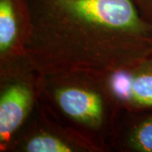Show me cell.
<instances>
[{
  "mask_svg": "<svg viewBox=\"0 0 152 152\" xmlns=\"http://www.w3.org/2000/svg\"><path fill=\"white\" fill-rule=\"evenodd\" d=\"M130 119L127 128H118L113 137L119 141L120 148L124 151L134 152H152V113L142 115V113H130Z\"/></svg>",
  "mask_w": 152,
  "mask_h": 152,
  "instance_id": "cell-7",
  "label": "cell"
},
{
  "mask_svg": "<svg viewBox=\"0 0 152 152\" xmlns=\"http://www.w3.org/2000/svg\"><path fill=\"white\" fill-rule=\"evenodd\" d=\"M42 104L39 123L26 132H20L9 151L22 152H94L104 151L90 139L69 127L65 128L48 118Z\"/></svg>",
  "mask_w": 152,
  "mask_h": 152,
  "instance_id": "cell-4",
  "label": "cell"
},
{
  "mask_svg": "<svg viewBox=\"0 0 152 152\" xmlns=\"http://www.w3.org/2000/svg\"><path fill=\"white\" fill-rule=\"evenodd\" d=\"M99 75L123 113L152 110V53L127 69Z\"/></svg>",
  "mask_w": 152,
  "mask_h": 152,
  "instance_id": "cell-5",
  "label": "cell"
},
{
  "mask_svg": "<svg viewBox=\"0 0 152 152\" xmlns=\"http://www.w3.org/2000/svg\"><path fill=\"white\" fill-rule=\"evenodd\" d=\"M38 74L24 59L0 67V151H7L39 100Z\"/></svg>",
  "mask_w": 152,
  "mask_h": 152,
  "instance_id": "cell-3",
  "label": "cell"
},
{
  "mask_svg": "<svg viewBox=\"0 0 152 152\" xmlns=\"http://www.w3.org/2000/svg\"><path fill=\"white\" fill-rule=\"evenodd\" d=\"M37 88L41 103L105 149L123 113L101 76L85 72L38 75Z\"/></svg>",
  "mask_w": 152,
  "mask_h": 152,
  "instance_id": "cell-2",
  "label": "cell"
},
{
  "mask_svg": "<svg viewBox=\"0 0 152 152\" xmlns=\"http://www.w3.org/2000/svg\"><path fill=\"white\" fill-rule=\"evenodd\" d=\"M136 7L147 20L152 22V0H133Z\"/></svg>",
  "mask_w": 152,
  "mask_h": 152,
  "instance_id": "cell-8",
  "label": "cell"
},
{
  "mask_svg": "<svg viewBox=\"0 0 152 152\" xmlns=\"http://www.w3.org/2000/svg\"><path fill=\"white\" fill-rule=\"evenodd\" d=\"M27 18L26 0H0V67L23 59Z\"/></svg>",
  "mask_w": 152,
  "mask_h": 152,
  "instance_id": "cell-6",
  "label": "cell"
},
{
  "mask_svg": "<svg viewBox=\"0 0 152 152\" xmlns=\"http://www.w3.org/2000/svg\"><path fill=\"white\" fill-rule=\"evenodd\" d=\"M23 59L38 75H103L152 53V22L133 0H26Z\"/></svg>",
  "mask_w": 152,
  "mask_h": 152,
  "instance_id": "cell-1",
  "label": "cell"
}]
</instances>
